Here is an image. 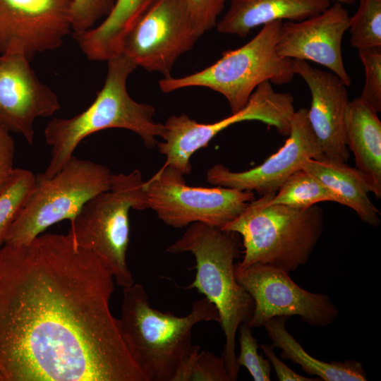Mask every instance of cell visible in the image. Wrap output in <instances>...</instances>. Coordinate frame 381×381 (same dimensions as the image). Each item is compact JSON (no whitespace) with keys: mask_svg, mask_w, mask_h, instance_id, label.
Listing matches in <instances>:
<instances>
[{"mask_svg":"<svg viewBox=\"0 0 381 381\" xmlns=\"http://www.w3.org/2000/svg\"><path fill=\"white\" fill-rule=\"evenodd\" d=\"M303 169L337 193L341 205L351 208L363 222L379 226L380 212L368 196L370 188L355 167L342 162L308 159Z\"/></svg>","mask_w":381,"mask_h":381,"instance_id":"obj_20","label":"cell"},{"mask_svg":"<svg viewBox=\"0 0 381 381\" xmlns=\"http://www.w3.org/2000/svg\"><path fill=\"white\" fill-rule=\"evenodd\" d=\"M116 0H73L72 31L73 35L85 32L107 17Z\"/></svg>","mask_w":381,"mask_h":381,"instance_id":"obj_29","label":"cell"},{"mask_svg":"<svg viewBox=\"0 0 381 381\" xmlns=\"http://www.w3.org/2000/svg\"><path fill=\"white\" fill-rule=\"evenodd\" d=\"M120 329L146 381H172L192 347L193 329L202 322L219 321L206 298L195 300L188 314L177 316L152 308L144 287L123 288Z\"/></svg>","mask_w":381,"mask_h":381,"instance_id":"obj_4","label":"cell"},{"mask_svg":"<svg viewBox=\"0 0 381 381\" xmlns=\"http://www.w3.org/2000/svg\"><path fill=\"white\" fill-rule=\"evenodd\" d=\"M294 97L289 92H276L270 81L260 84L250 95L246 105L231 116L211 123H199L186 114L172 115L164 125L162 142L159 152L166 157L164 166L183 175L189 174L192 155L220 132L233 124L244 121H259L274 126L282 135H288L295 111Z\"/></svg>","mask_w":381,"mask_h":381,"instance_id":"obj_9","label":"cell"},{"mask_svg":"<svg viewBox=\"0 0 381 381\" xmlns=\"http://www.w3.org/2000/svg\"><path fill=\"white\" fill-rule=\"evenodd\" d=\"M172 381H230L222 356L192 346Z\"/></svg>","mask_w":381,"mask_h":381,"instance_id":"obj_25","label":"cell"},{"mask_svg":"<svg viewBox=\"0 0 381 381\" xmlns=\"http://www.w3.org/2000/svg\"><path fill=\"white\" fill-rule=\"evenodd\" d=\"M282 21L262 26L242 47L224 52L210 66L190 75L163 78L159 82L164 93L189 87H203L222 95L231 114L243 109L256 87L265 81L281 85L291 82L295 73L292 59L279 56L277 43Z\"/></svg>","mask_w":381,"mask_h":381,"instance_id":"obj_6","label":"cell"},{"mask_svg":"<svg viewBox=\"0 0 381 381\" xmlns=\"http://www.w3.org/2000/svg\"><path fill=\"white\" fill-rule=\"evenodd\" d=\"M183 176L163 165L144 183L148 208L166 224L175 228L202 222L222 229L255 199L251 191L222 186H191Z\"/></svg>","mask_w":381,"mask_h":381,"instance_id":"obj_10","label":"cell"},{"mask_svg":"<svg viewBox=\"0 0 381 381\" xmlns=\"http://www.w3.org/2000/svg\"><path fill=\"white\" fill-rule=\"evenodd\" d=\"M238 330L240 353L236 357L238 365L245 367L255 381L271 380V364L268 359H265L258 353L260 346L252 334L251 328L244 322L240 325Z\"/></svg>","mask_w":381,"mask_h":381,"instance_id":"obj_28","label":"cell"},{"mask_svg":"<svg viewBox=\"0 0 381 381\" xmlns=\"http://www.w3.org/2000/svg\"><path fill=\"white\" fill-rule=\"evenodd\" d=\"M265 356L274 368L276 375L280 381H321L320 378H309L298 374L289 368L275 354L272 344H262L260 346Z\"/></svg>","mask_w":381,"mask_h":381,"instance_id":"obj_32","label":"cell"},{"mask_svg":"<svg viewBox=\"0 0 381 381\" xmlns=\"http://www.w3.org/2000/svg\"><path fill=\"white\" fill-rule=\"evenodd\" d=\"M107 73L102 89L93 102L81 113L71 118H54L44 129L46 143L51 147V158L37 181L52 178L73 155L79 143L87 136L108 128H123L137 134L145 146H157L163 123L154 119L152 105L139 103L128 94L126 83L137 66L121 53L107 60Z\"/></svg>","mask_w":381,"mask_h":381,"instance_id":"obj_3","label":"cell"},{"mask_svg":"<svg viewBox=\"0 0 381 381\" xmlns=\"http://www.w3.org/2000/svg\"><path fill=\"white\" fill-rule=\"evenodd\" d=\"M271 194L250 202L236 219L222 228L241 237L243 256L236 263L238 268L259 263L288 273L294 272L309 260L321 236V208L269 204Z\"/></svg>","mask_w":381,"mask_h":381,"instance_id":"obj_5","label":"cell"},{"mask_svg":"<svg viewBox=\"0 0 381 381\" xmlns=\"http://www.w3.org/2000/svg\"><path fill=\"white\" fill-rule=\"evenodd\" d=\"M287 317H274L267 320L263 326L274 348L281 350V357L301 366L307 374L318 376L322 381H366L367 374L361 362L323 361L308 354L286 330Z\"/></svg>","mask_w":381,"mask_h":381,"instance_id":"obj_21","label":"cell"},{"mask_svg":"<svg viewBox=\"0 0 381 381\" xmlns=\"http://www.w3.org/2000/svg\"><path fill=\"white\" fill-rule=\"evenodd\" d=\"M325 201L341 205L337 193L316 176L301 169L293 174L275 193H272L267 202L306 209Z\"/></svg>","mask_w":381,"mask_h":381,"instance_id":"obj_23","label":"cell"},{"mask_svg":"<svg viewBox=\"0 0 381 381\" xmlns=\"http://www.w3.org/2000/svg\"><path fill=\"white\" fill-rule=\"evenodd\" d=\"M200 37L186 0H155L126 35L121 53L137 67L167 78Z\"/></svg>","mask_w":381,"mask_h":381,"instance_id":"obj_11","label":"cell"},{"mask_svg":"<svg viewBox=\"0 0 381 381\" xmlns=\"http://www.w3.org/2000/svg\"><path fill=\"white\" fill-rule=\"evenodd\" d=\"M15 143L11 132L0 123V191L11 178L15 168Z\"/></svg>","mask_w":381,"mask_h":381,"instance_id":"obj_31","label":"cell"},{"mask_svg":"<svg viewBox=\"0 0 381 381\" xmlns=\"http://www.w3.org/2000/svg\"><path fill=\"white\" fill-rule=\"evenodd\" d=\"M112 176L106 166L73 155L52 178L37 180L4 243L28 244L56 223L71 222L87 200L110 188Z\"/></svg>","mask_w":381,"mask_h":381,"instance_id":"obj_8","label":"cell"},{"mask_svg":"<svg viewBox=\"0 0 381 381\" xmlns=\"http://www.w3.org/2000/svg\"><path fill=\"white\" fill-rule=\"evenodd\" d=\"M365 70V83L358 97L377 113L381 111V47L358 49Z\"/></svg>","mask_w":381,"mask_h":381,"instance_id":"obj_27","label":"cell"},{"mask_svg":"<svg viewBox=\"0 0 381 381\" xmlns=\"http://www.w3.org/2000/svg\"><path fill=\"white\" fill-rule=\"evenodd\" d=\"M350 44L357 49L381 47V0H358L356 12L350 17Z\"/></svg>","mask_w":381,"mask_h":381,"instance_id":"obj_26","label":"cell"},{"mask_svg":"<svg viewBox=\"0 0 381 381\" xmlns=\"http://www.w3.org/2000/svg\"><path fill=\"white\" fill-rule=\"evenodd\" d=\"M60 109L55 92L41 83L30 61L16 54H0V123L32 145L34 123Z\"/></svg>","mask_w":381,"mask_h":381,"instance_id":"obj_16","label":"cell"},{"mask_svg":"<svg viewBox=\"0 0 381 381\" xmlns=\"http://www.w3.org/2000/svg\"><path fill=\"white\" fill-rule=\"evenodd\" d=\"M241 246L237 233L195 222L167 248L175 254L189 252L195 258V278L186 288L202 294L218 312L225 339L222 356L230 381L238 379L240 368L236 354L237 331L249 321L254 308L252 297L235 275V260Z\"/></svg>","mask_w":381,"mask_h":381,"instance_id":"obj_2","label":"cell"},{"mask_svg":"<svg viewBox=\"0 0 381 381\" xmlns=\"http://www.w3.org/2000/svg\"><path fill=\"white\" fill-rule=\"evenodd\" d=\"M155 1L116 0L99 24L81 35L85 51L99 61H107L120 54L126 35Z\"/></svg>","mask_w":381,"mask_h":381,"instance_id":"obj_22","label":"cell"},{"mask_svg":"<svg viewBox=\"0 0 381 381\" xmlns=\"http://www.w3.org/2000/svg\"><path fill=\"white\" fill-rule=\"evenodd\" d=\"M289 274L259 263L242 269L235 265L237 282L253 301V315L247 322L251 329L262 327L267 320L279 316H298L317 327L331 325L339 317V310L327 294L305 290Z\"/></svg>","mask_w":381,"mask_h":381,"instance_id":"obj_12","label":"cell"},{"mask_svg":"<svg viewBox=\"0 0 381 381\" xmlns=\"http://www.w3.org/2000/svg\"><path fill=\"white\" fill-rule=\"evenodd\" d=\"M292 67L310 92L308 118L322 159L346 162L349 150L345 142L344 117L349 102L348 87L337 75L313 67L306 61L292 59Z\"/></svg>","mask_w":381,"mask_h":381,"instance_id":"obj_17","label":"cell"},{"mask_svg":"<svg viewBox=\"0 0 381 381\" xmlns=\"http://www.w3.org/2000/svg\"><path fill=\"white\" fill-rule=\"evenodd\" d=\"M330 0H231L217 23L224 34L246 37L252 29L276 20L301 21L330 6Z\"/></svg>","mask_w":381,"mask_h":381,"instance_id":"obj_19","label":"cell"},{"mask_svg":"<svg viewBox=\"0 0 381 381\" xmlns=\"http://www.w3.org/2000/svg\"><path fill=\"white\" fill-rule=\"evenodd\" d=\"M227 0H186L188 9L200 36L217 25Z\"/></svg>","mask_w":381,"mask_h":381,"instance_id":"obj_30","label":"cell"},{"mask_svg":"<svg viewBox=\"0 0 381 381\" xmlns=\"http://www.w3.org/2000/svg\"><path fill=\"white\" fill-rule=\"evenodd\" d=\"M145 181L138 169L114 174L109 190L87 200L70 222L73 241L97 255L122 288L134 283L126 261L131 209H148Z\"/></svg>","mask_w":381,"mask_h":381,"instance_id":"obj_7","label":"cell"},{"mask_svg":"<svg viewBox=\"0 0 381 381\" xmlns=\"http://www.w3.org/2000/svg\"><path fill=\"white\" fill-rule=\"evenodd\" d=\"M114 277L68 234L0 248V381H146L109 302Z\"/></svg>","mask_w":381,"mask_h":381,"instance_id":"obj_1","label":"cell"},{"mask_svg":"<svg viewBox=\"0 0 381 381\" xmlns=\"http://www.w3.org/2000/svg\"><path fill=\"white\" fill-rule=\"evenodd\" d=\"M73 0H0V54L31 61L72 31Z\"/></svg>","mask_w":381,"mask_h":381,"instance_id":"obj_13","label":"cell"},{"mask_svg":"<svg viewBox=\"0 0 381 381\" xmlns=\"http://www.w3.org/2000/svg\"><path fill=\"white\" fill-rule=\"evenodd\" d=\"M378 113L359 97L349 100L344 117L346 145L356 169L377 199L381 198V121Z\"/></svg>","mask_w":381,"mask_h":381,"instance_id":"obj_18","label":"cell"},{"mask_svg":"<svg viewBox=\"0 0 381 381\" xmlns=\"http://www.w3.org/2000/svg\"><path fill=\"white\" fill-rule=\"evenodd\" d=\"M350 16L335 2L322 12L301 21L282 22L277 54L284 58L310 61L337 75L347 86L351 78L344 66L341 42L349 29Z\"/></svg>","mask_w":381,"mask_h":381,"instance_id":"obj_15","label":"cell"},{"mask_svg":"<svg viewBox=\"0 0 381 381\" xmlns=\"http://www.w3.org/2000/svg\"><path fill=\"white\" fill-rule=\"evenodd\" d=\"M285 143L260 165L243 171H232L222 164L207 171L206 179L215 186L257 192L263 195L275 193L308 159H322L318 140L310 125L308 109L294 111Z\"/></svg>","mask_w":381,"mask_h":381,"instance_id":"obj_14","label":"cell"},{"mask_svg":"<svg viewBox=\"0 0 381 381\" xmlns=\"http://www.w3.org/2000/svg\"><path fill=\"white\" fill-rule=\"evenodd\" d=\"M37 176L25 169L15 168L0 191V246L36 186Z\"/></svg>","mask_w":381,"mask_h":381,"instance_id":"obj_24","label":"cell"},{"mask_svg":"<svg viewBox=\"0 0 381 381\" xmlns=\"http://www.w3.org/2000/svg\"><path fill=\"white\" fill-rule=\"evenodd\" d=\"M333 1H334L335 2L340 3L341 4H350L354 3L356 0H333Z\"/></svg>","mask_w":381,"mask_h":381,"instance_id":"obj_33","label":"cell"}]
</instances>
